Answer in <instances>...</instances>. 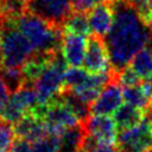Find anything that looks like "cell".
<instances>
[{
  "mask_svg": "<svg viewBox=\"0 0 152 152\" xmlns=\"http://www.w3.org/2000/svg\"><path fill=\"white\" fill-rule=\"evenodd\" d=\"M104 1V0H75L74 2V11H82V12H87L88 10H90L94 5Z\"/></svg>",
  "mask_w": 152,
  "mask_h": 152,
  "instance_id": "28",
  "label": "cell"
},
{
  "mask_svg": "<svg viewBox=\"0 0 152 152\" xmlns=\"http://www.w3.org/2000/svg\"><path fill=\"white\" fill-rule=\"evenodd\" d=\"M140 19L152 27V0H128Z\"/></svg>",
  "mask_w": 152,
  "mask_h": 152,
  "instance_id": "23",
  "label": "cell"
},
{
  "mask_svg": "<svg viewBox=\"0 0 152 152\" xmlns=\"http://www.w3.org/2000/svg\"><path fill=\"white\" fill-rule=\"evenodd\" d=\"M11 152H32V141L17 137L12 144Z\"/></svg>",
  "mask_w": 152,
  "mask_h": 152,
  "instance_id": "25",
  "label": "cell"
},
{
  "mask_svg": "<svg viewBox=\"0 0 152 152\" xmlns=\"http://www.w3.org/2000/svg\"><path fill=\"white\" fill-rule=\"evenodd\" d=\"M148 114H151V115H152V110H151V112H148Z\"/></svg>",
  "mask_w": 152,
  "mask_h": 152,
  "instance_id": "32",
  "label": "cell"
},
{
  "mask_svg": "<svg viewBox=\"0 0 152 152\" xmlns=\"http://www.w3.org/2000/svg\"><path fill=\"white\" fill-rule=\"evenodd\" d=\"M89 152H120L119 147L115 146V144H104V142H99L96 141Z\"/></svg>",
  "mask_w": 152,
  "mask_h": 152,
  "instance_id": "27",
  "label": "cell"
},
{
  "mask_svg": "<svg viewBox=\"0 0 152 152\" xmlns=\"http://www.w3.org/2000/svg\"><path fill=\"white\" fill-rule=\"evenodd\" d=\"M14 139V127H12L11 124L0 119V152H11Z\"/></svg>",
  "mask_w": 152,
  "mask_h": 152,
  "instance_id": "21",
  "label": "cell"
},
{
  "mask_svg": "<svg viewBox=\"0 0 152 152\" xmlns=\"http://www.w3.org/2000/svg\"><path fill=\"white\" fill-rule=\"evenodd\" d=\"M147 152H152V150H151V151H147Z\"/></svg>",
  "mask_w": 152,
  "mask_h": 152,
  "instance_id": "33",
  "label": "cell"
},
{
  "mask_svg": "<svg viewBox=\"0 0 152 152\" xmlns=\"http://www.w3.org/2000/svg\"><path fill=\"white\" fill-rule=\"evenodd\" d=\"M30 0H0V18L2 20H15L28 12Z\"/></svg>",
  "mask_w": 152,
  "mask_h": 152,
  "instance_id": "18",
  "label": "cell"
},
{
  "mask_svg": "<svg viewBox=\"0 0 152 152\" xmlns=\"http://www.w3.org/2000/svg\"><path fill=\"white\" fill-rule=\"evenodd\" d=\"M86 137L87 132L83 122L65 129L61 135H58L59 152H80Z\"/></svg>",
  "mask_w": 152,
  "mask_h": 152,
  "instance_id": "14",
  "label": "cell"
},
{
  "mask_svg": "<svg viewBox=\"0 0 152 152\" xmlns=\"http://www.w3.org/2000/svg\"><path fill=\"white\" fill-rule=\"evenodd\" d=\"M14 132L15 137L27 139L32 142L49 135L43 118L36 113H28L20 121L14 124Z\"/></svg>",
  "mask_w": 152,
  "mask_h": 152,
  "instance_id": "13",
  "label": "cell"
},
{
  "mask_svg": "<svg viewBox=\"0 0 152 152\" xmlns=\"http://www.w3.org/2000/svg\"><path fill=\"white\" fill-rule=\"evenodd\" d=\"M86 132L89 137L99 142L116 144L118 140V125L114 118L109 115L91 114L83 121Z\"/></svg>",
  "mask_w": 152,
  "mask_h": 152,
  "instance_id": "9",
  "label": "cell"
},
{
  "mask_svg": "<svg viewBox=\"0 0 152 152\" xmlns=\"http://www.w3.org/2000/svg\"><path fill=\"white\" fill-rule=\"evenodd\" d=\"M150 49H151V51H152V40L150 42Z\"/></svg>",
  "mask_w": 152,
  "mask_h": 152,
  "instance_id": "30",
  "label": "cell"
},
{
  "mask_svg": "<svg viewBox=\"0 0 152 152\" xmlns=\"http://www.w3.org/2000/svg\"><path fill=\"white\" fill-rule=\"evenodd\" d=\"M0 75L4 78L6 86L8 87L11 94L14 93L15 90H18L19 88H21L26 83V80H25V76H24L21 69L4 66V69L0 71Z\"/></svg>",
  "mask_w": 152,
  "mask_h": 152,
  "instance_id": "20",
  "label": "cell"
},
{
  "mask_svg": "<svg viewBox=\"0 0 152 152\" xmlns=\"http://www.w3.org/2000/svg\"><path fill=\"white\" fill-rule=\"evenodd\" d=\"M27 114H28V110L24 107V104L13 94H11V96L0 115V119L8 124H17Z\"/></svg>",
  "mask_w": 152,
  "mask_h": 152,
  "instance_id": "19",
  "label": "cell"
},
{
  "mask_svg": "<svg viewBox=\"0 0 152 152\" xmlns=\"http://www.w3.org/2000/svg\"><path fill=\"white\" fill-rule=\"evenodd\" d=\"M148 81H150V82L152 83V77H151V78H148Z\"/></svg>",
  "mask_w": 152,
  "mask_h": 152,
  "instance_id": "31",
  "label": "cell"
},
{
  "mask_svg": "<svg viewBox=\"0 0 152 152\" xmlns=\"http://www.w3.org/2000/svg\"><path fill=\"white\" fill-rule=\"evenodd\" d=\"M87 43L88 40L86 36L63 32L61 52L66 64H69L70 66H80L81 64H83Z\"/></svg>",
  "mask_w": 152,
  "mask_h": 152,
  "instance_id": "12",
  "label": "cell"
},
{
  "mask_svg": "<svg viewBox=\"0 0 152 152\" xmlns=\"http://www.w3.org/2000/svg\"><path fill=\"white\" fill-rule=\"evenodd\" d=\"M146 115H147L146 112L134 106H131L128 103H125V104H121L119 109L114 113V120L118 125V128L122 129V128L132 127L139 124Z\"/></svg>",
  "mask_w": 152,
  "mask_h": 152,
  "instance_id": "15",
  "label": "cell"
},
{
  "mask_svg": "<svg viewBox=\"0 0 152 152\" xmlns=\"http://www.w3.org/2000/svg\"><path fill=\"white\" fill-rule=\"evenodd\" d=\"M40 115L46 125L48 133L50 135H61L65 129L83 122L74 109L61 97H56L44 107H39L36 112Z\"/></svg>",
  "mask_w": 152,
  "mask_h": 152,
  "instance_id": "5",
  "label": "cell"
},
{
  "mask_svg": "<svg viewBox=\"0 0 152 152\" xmlns=\"http://www.w3.org/2000/svg\"><path fill=\"white\" fill-rule=\"evenodd\" d=\"M150 115H151V114H150ZM151 116H152V115H151Z\"/></svg>",
  "mask_w": 152,
  "mask_h": 152,
  "instance_id": "34",
  "label": "cell"
},
{
  "mask_svg": "<svg viewBox=\"0 0 152 152\" xmlns=\"http://www.w3.org/2000/svg\"><path fill=\"white\" fill-rule=\"evenodd\" d=\"M114 21L106 36L112 66L115 71L128 65L133 56L152 40V27L138 15L128 0H110Z\"/></svg>",
  "mask_w": 152,
  "mask_h": 152,
  "instance_id": "1",
  "label": "cell"
},
{
  "mask_svg": "<svg viewBox=\"0 0 152 152\" xmlns=\"http://www.w3.org/2000/svg\"><path fill=\"white\" fill-rule=\"evenodd\" d=\"M122 100V89L115 77L100 91L99 96L90 104V113L101 115L114 114L121 106Z\"/></svg>",
  "mask_w": 152,
  "mask_h": 152,
  "instance_id": "10",
  "label": "cell"
},
{
  "mask_svg": "<svg viewBox=\"0 0 152 152\" xmlns=\"http://www.w3.org/2000/svg\"><path fill=\"white\" fill-rule=\"evenodd\" d=\"M66 65L62 52H57L45 70L32 83L38 97L39 107L46 106L65 90L64 74Z\"/></svg>",
  "mask_w": 152,
  "mask_h": 152,
  "instance_id": "4",
  "label": "cell"
},
{
  "mask_svg": "<svg viewBox=\"0 0 152 152\" xmlns=\"http://www.w3.org/2000/svg\"><path fill=\"white\" fill-rule=\"evenodd\" d=\"M116 81L120 86L127 87V86L139 84L141 78L134 72V70L129 65H126L116 71Z\"/></svg>",
  "mask_w": 152,
  "mask_h": 152,
  "instance_id": "24",
  "label": "cell"
},
{
  "mask_svg": "<svg viewBox=\"0 0 152 152\" xmlns=\"http://www.w3.org/2000/svg\"><path fill=\"white\" fill-rule=\"evenodd\" d=\"M4 65V52H2V46H1V40H0V68Z\"/></svg>",
  "mask_w": 152,
  "mask_h": 152,
  "instance_id": "29",
  "label": "cell"
},
{
  "mask_svg": "<svg viewBox=\"0 0 152 152\" xmlns=\"http://www.w3.org/2000/svg\"><path fill=\"white\" fill-rule=\"evenodd\" d=\"M10 94H11V91H10L8 87L6 86L4 78L0 75V115H1V113H2L7 101L10 99Z\"/></svg>",
  "mask_w": 152,
  "mask_h": 152,
  "instance_id": "26",
  "label": "cell"
},
{
  "mask_svg": "<svg viewBox=\"0 0 152 152\" xmlns=\"http://www.w3.org/2000/svg\"><path fill=\"white\" fill-rule=\"evenodd\" d=\"M74 2L75 0H30L28 12L62 26L65 19L74 12Z\"/></svg>",
  "mask_w": 152,
  "mask_h": 152,
  "instance_id": "8",
  "label": "cell"
},
{
  "mask_svg": "<svg viewBox=\"0 0 152 152\" xmlns=\"http://www.w3.org/2000/svg\"><path fill=\"white\" fill-rule=\"evenodd\" d=\"M0 40L4 52V66L21 69L24 64L33 56L34 50L17 27L14 20H5L0 28Z\"/></svg>",
  "mask_w": 152,
  "mask_h": 152,
  "instance_id": "3",
  "label": "cell"
},
{
  "mask_svg": "<svg viewBox=\"0 0 152 152\" xmlns=\"http://www.w3.org/2000/svg\"><path fill=\"white\" fill-rule=\"evenodd\" d=\"M14 23L31 43L34 53H56L61 51L62 26L55 25L32 12H26Z\"/></svg>",
  "mask_w": 152,
  "mask_h": 152,
  "instance_id": "2",
  "label": "cell"
},
{
  "mask_svg": "<svg viewBox=\"0 0 152 152\" xmlns=\"http://www.w3.org/2000/svg\"><path fill=\"white\" fill-rule=\"evenodd\" d=\"M91 32L96 36L106 37L114 21V7L110 0L101 1L87 11Z\"/></svg>",
  "mask_w": 152,
  "mask_h": 152,
  "instance_id": "11",
  "label": "cell"
},
{
  "mask_svg": "<svg viewBox=\"0 0 152 152\" xmlns=\"http://www.w3.org/2000/svg\"><path fill=\"white\" fill-rule=\"evenodd\" d=\"M120 152H147L152 150V116L147 115L137 125L120 129L116 140Z\"/></svg>",
  "mask_w": 152,
  "mask_h": 152,
  "instance_id": "6",
  "label": "cell"
},
{
  "mask_svg": "<svg viewBox=\"0 0 152 152\" xmlns=\"http://www.w3.org/2000/svg\"><path fill=\"white\" fill-rule=\"evenodd\" d=\"M32 152H59L58 137L46 135L32 142Z\"/></svg>",
  "mask_w": 152,
  "mask_h": 152,
  "instance_id": "22",
  "label": "cell"
},
{
  "mask_svg": "<svg viewBox=\"0 0 152 152\" xmlns=\"http://www.w3.org/2000/svg\"><path fill=\"white\" fill-rule=\"evenodd\" d=\"M83 65L86 70L93 74L109 72L114 70L112 66L108 46L103 37L96 34L89 36Z\"/></svg>",
  "mask_w": 152,
  "mask_h": 152,
  "instance_id": "7",
  "label": "cell"
},
{
  "mask_svg": "<svg viewBox=\"0 0 152 152\" xmlns=\"http://www.w3.org/2000/svg\"><path fill=\"white\" fill-rule=\"evenodd\" d=\"M128 65L141 80H148L152 77V51L150 48H144L138 51Z\"/></svg>",
  "mask_w": 152,
  "mask_h": 152,
  "instance_id": "17",
  "label": "cell"
},
{
  "mask_svg": "<svg viewBox=\"0 0 152 152\" xmlns=\"http://www.w3.org/2000/svg\"><path fill=\"white\" fill-rule=\"evenodd\" d=\"M63 32L76 33L81 36L89 37L91 34L90 24L87 17V12L82 11H74L63 23L62 25Z\"/></svg>",
  "mask_w": 152,
  "mask_h": 152,
  "instance_id": "16",
  "label": "cell"
}]
</instances>
